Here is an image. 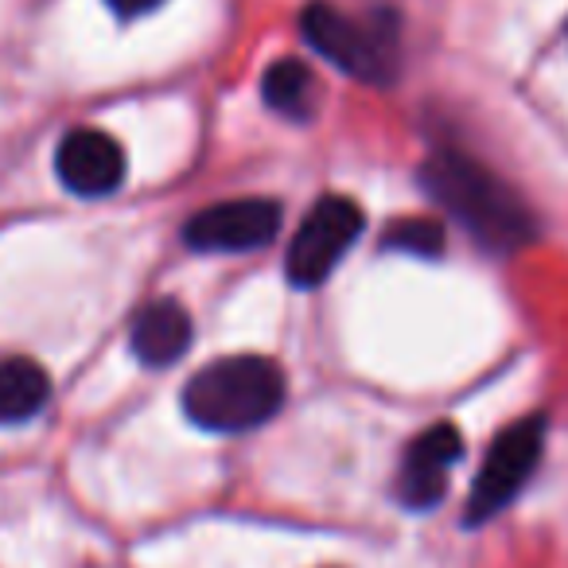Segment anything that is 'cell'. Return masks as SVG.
Wrapping results in <instances>:
<instances>
[{"label":"cell","mask_w":568,"mask_h":568,"mask_svg":"<svg viewBox=\"0 0 568 568\" xmlns=\"http://www.w3.org/2000/svg\"><path fill=\"white\" fill-rule=\"evenodd\" d=\"M420 187L428 191L440 211H448L483 250L514 253L526 250L537 234L529 206L510 183L498 180L490 168L471 160L467 152L440 149L420 168Z\"/></svg>","instance_id":"obj_1"},{"label":"cell","mask_w":568,"mask_h":568,"mask_svg":"<svg viewBox=\"0 0 568 568\" xmlns=\"http://www.w3.org/2000/svg\"><path fill=\"white\" fill-rule=\"evenodd\" d=\"M288 382L265 355H230L183 386V413L206 433H250L276 417Z\"/></svg>","instance_id":"obj_2"},{"label":"cell","mask_w":568,"mask_h":568,"mask_svg":"<svg viewBox=\"0 0 568 568\" xmlns=\"http://www.w3.org/2000/svg\"><path fill=\"white\" fill-rule=\"evenodd\" d=\"M301 32L312 51L358 82L389 87L402 71V20L394 12L347 17L327 0H312L301 17Z\"/></svg>","instance_id":"obj_3"},{"label":"cell","mask_w":568,"mask_h":568,"mask_svg":"<svg viewBox=\"0 0 568 568\" xmlns=\"http://www.w3.org/2000/svg\"><path fill=\"white\" fill-rule=\"evenodd\" d=\"M541 452H545V417L534 413V417H521L510 428H503L490 440L487 456H483L475 487L467 495L464 518L471 526H483L495 514H503L526 490V483L534 479L537 464H541Z\"/></svg>","instance_id":"obj_4"},{"label":"cell","mask_w":568,"mask_h":568,"mask_svg":"<svg viewBox=\"0 0 568 568\" xmlns=\"http://www.w3.org/2000/svg\"><path fill=\"white\" fill-rule=\"evenodd\" d=\"M363 206L347 195H324L316 199L304 222L296 226L293 245H288V281L296 288H316L335 273V265L343 261V253L358 242L363 234Z\"/></svg>","instance_id":"obj_5"},{"label":"cell","mask_w":568,"mask_h":568,"mask_svg":"<svg viewBox=\"0 0 568 568\" xmlns=\"http://www.w3.org/2000/svg\"><path fill=\"white\" fill-rule=\"evenodd\" d=\"M281 234V206L273 199H226L183 222V242L199 253L261 250Z\"/></svg>","instance_id":"obj_6"},{"label":"cell","mask_w":568,"mask_h":568,"mask_svg":"<svg viewBox=\"0 0 568 568\" xmlns=\"http://www.w3.org/2000/svg\"><path fill=\"white\" fill-rule=\"evenodd\" d=\"M55 172L71 195L105 199L125 183V149L102 129H74L59 141Z\"/></svg>","instance_id":"obj_7"},{"label":"cell","mask_w":568,"mask_h":568,"mask_svg":"<svg viewBox=\"0 0 568 568\" xmlns=\"http://www.w3.org/2000/svg\"><path fill=\"white\" fill-rule=\"evenodd\" d=\"M464 456V436L456 425H433L405 448V459L397 467V498L409 510H428L448 490L452 467Z\"/></svg>","instance_id":"obj_8"},{"label":"cell","mask_w":568,"mask_h":568,"mask_svg":"<svg viewBox=\"0 0 568 568\" xmlns=\"http://www.w3.org/2000/svg\"><path fill=\"white\" fill-rule=\"evenodd\" d=\"M195 327L191 316L183 312V304L175 301H156L149 308H141L129 327V347L144 366H172L187 355Z\"/></svg>","instance_id":"obj_9"},{"label":"cell","mask_w":568,"mask_h":568,"mask_svg":"<svg viewBox=\"0 0 568 568\" xmlns=\"http://www.w3.org/2000/svg\"><path fill=\"white\" fill-rule=\"evenodd\" d=\"M51 402V378L32 358H0V425H28Z\"/></svg>","instance_id":"obj_10"},{"label":"cell","mask_w":568,"mask_h":568,"mask_svg":"<svg viewBox=\"0 0 568 568\" xmlns=\"http://www.w3.org/2000/svg\"><path fill=\"white\" fill-rule=\"evenodd\" d=\"M261 98H265L268 110L281 113V118L308 121L320 102L316 74H312V67L301 63V59H276L265 71V79H261Z\"/></svg>","instance_id":"obj_11"},{"label":"cell","mask_w":568,"mask_h":568,"mask_svg":"<svg viewBox=\"0 0 568 568\" xmlns=\"http://www.w3.org/2000/svg\"><path fill=\"white\" fill-rule=\"evenodd\" d=\"M389 250L413 253V257H440L444 253V226L436 219H397L386 230Z\"/></svg>","instance_id":"obj_12"},{"label":"cell","mask_w":568,"mask_h":568,"mask_svg":"<svg viewBox=\"0 0 568 568\" xmlns=\"http://www.w3.org/2000/svg\"><path fill=\"white\" fill-rule=\"evenodd\" d=\"M118 17H125V20H133V17H144V12H152V9H160L164 0H105Z\"/></svg>","instance_id":"obj_13"}]
</instances>
